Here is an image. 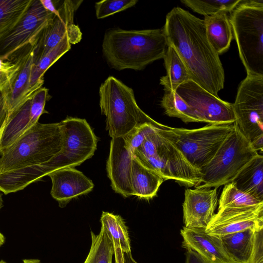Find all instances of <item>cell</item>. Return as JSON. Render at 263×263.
Returning a JSON list of instances; mask_svg holds the SVG:
<instances>
[{"label": "cell", "instance_id": "cell-32", "mask_svg": "<svg viewBox=\"0 0 263 263\" xmlns=\"http://www.w3.org/2000/svg\"><path fill=\"white\" fill-rule=\"evenodd\" d=\"M241 1L242 0H181V2L194 12L205 16L220 12L231 13Z\"/></svg>", "mask_w": 263, "mask_h": 263}, {"label": "cell", "instance_id": "cell-11", "mask_svg": "<svg viewBox=\"0 0 263 263\" xmlns=\"http://www.w3.org/2000/svg\"><path fill=\"white\" fill-rule=\"evenodd\" d=\"M54 16L44 8L40 0H32L20 22L0 39V58L12 61L25 49L35 44L42 31Z\"/></svg>", "mask_w": 263, "mask_h": 263}, {"label": "cell", "instance_id": "cell-14", "mask_svg": "<svg viewBox=\"0 0 263 263\" xmlns=\"http://www.w3.org/2000/svg\"><path fill=\"white\" fill-rule=\"evenodd\" d=\"M217 188H186L182 204L184 227L205 229L218 204Z\"/></svg>", "mask_w": 263, "mask_h": 263}, {"label": "cell", "instance_id": "cell-9", "mask_svg": "<svg viewBox=\"0 0 263 263\" xmlns=\"http://www.w3.org/2000/svg\"><path fill=\"white\" fill-rule=\"evenodd\" d=\"M233 124H209L195 129L168 126L157 130L176 146L192 165L200 171L213 158L231 132Z\"/></svg>", "mask_w": 263, "mask_h": 263}, {"label": "cell", "instance_id": "cell-28", "mask_svg": "<svg viewBox=\"0 0 263 263\" xmlns=\"http://www.w3.org/2000/svg\"><path fill=\"white\" fill-rule=\"evenodd\" d=\"M100 221L113 244L119 248L123 252H131L127 227L122 218L118 215L103 212Z\"/></svg>", "mask_w": 263, "mask_h": 263}, {"label": "cell", "instance_id": "cell-15", "mask_svg": "<svg viewBox=\"0 0 263 263\" xmlns=\"http://www.w3.org/2000/svg\"><path fill=\"white\" fill-rule=\"evenodd\" d=\"M83 1H59L58 14L54 15L40 34L34 48V64L52 50L67 34L73 24L75 12Z\"/></svg>", "mask_w": 263, "mask_h": 263}, {"label": "cell", "instance_id": "cell-45", "mask_svg": "<svg viewBox=\"0 0 263 263\" xmlns=\"http://www.w3.org/2000/svg\"><path fill=\"white\" fill-rule=\"evenodd\" d=\"M0 263H7V262H6L5 261H4L3 260H1Z\"/></svg>", "mask_w": 263, "mask_h": 263}, {"label": "cell", "instance_id": "cell-7", "mask_svg": "<svg viewBox=\"0 0 263 263\" xmlns=\"http://www.w3.org/2000/svg\"><path fill=\"white\" fill-rule=\"evenodd\" d=\"M230 13L233 37L247 75L263 76V1L242 0Z\"/></svg>", "mask_w": 263, "mask_h": 263}, {"label": "cell", "instance_id": "cell-35", "mask_svg": "<svg viewBox=\"0 0 263 263\" xmlns=\"http://www.w3.org/2000/svg\"><path fill=\"white\" fill-rule=\"evenodd\" d=\"M48 95V89L42 87L35 92L31 98L29 128L38 122L43 114L47 112L45 110V106L49 98Z\"/></svg>", "mask_w": 263, "mask_h": 263}, {"label": "cell", "instance_id": "cell-25", "mask_svg": "<svg viewBox=\"0 0 263 263\" xmlns=\"http://www.w3.org/2000/svg\"><path fill=\"white\" fill-rule=\"evenodd\" d=\"M31 99L9 115L0 144V154L12 145L28 129Z\"/></svg>", "mask_w": 263, "mask_h": 263}, {"label": "cell", "instance_id": "cell-20", "mask_svg": "<svg viewBox=\"0 0 263 263\" xmlns=\"http://www.w3.org/2000/svg\"><path fill=\"white\" fill-rule=\"evenodd\" d=\"M208 39L219 55L229 48L233 34L230 17L226 12H220L204 18Z\"/></svg>", "mask_w": 263, "mask_h": 263}, {"label": "cell", "instance_id": "cell-40", "mask_svg": "<svg viewBox=\"0 0 263 263\" xmlns=\"http://www.w3.org/2000/svg\"><path fill=\"white\" fill-rule=\"evenodd\" d=\"M185 249V263H209L194 251L188 248Z\"/></svg>", "mask_w": 263, "mask_h": 263}, {"label": "cell", "instance_id": "cell-23", "mask_svg": "<svg viewBox=\"0 0 263 263\" xmlns=\"http://www.w3.org/2000/svg\"><path fill=\"white\" fill-rule=\"evenodd\" d=\"M248 229L218 236L229 256L236 263H248L252 252L254 232Z\"/></svg>", "mask_w": 263, "mask_h": 263}, {"label": "cell", "instance_id": "cell-26", "mask_svg": "<svg viewBox=\"0 0 263 263\" xmlns=\"http://www.w3.org/2000/svg\"><path fill=\"white\" fill-rule=\"evenodd\" d=\"M32 2V0H0V39L20 22Z\"/></svg>", "mask_w": 263, "mask_h": 263}, {"label": "cell", "instance_id": "cell-4", "mask_svg": "<svg viewBox=\"0 0 263 263\" xmlns=\"http://www.w3.org/2000/svg\"><path fill=\"white\" fill-rule=\"evenodd\" d=\"M62 147L60 122H37L1 153L0 174L46 162Z\"/></svg>", "mask_w": 263, "mask_h": 263}, {"label": "cell", "instance_id": "cell-19", "mask_svg": "<svg viewBox=\"0 0 263 263\" xmlns=\"http://www.w3.org/2000/svg\"><path fill=\"white\" fill-rule=\"evenodd\" d=\"M180 234L183 247L194 251L209 263H236L227 253L218 236L209 234L203 229L184 227Z\"/></svg>", "mask_w": 263, "mask_h": 263}, {"label": "cell", "instance_id": "cell-27", "mask_svg": "<svg viewBox=\"0 0 263 263\" xmlns=\"http://www.w3.org/2000/svg\"><path fill=\"white\" fill-rule=\"evenodd\" d=\"M70 48L71 44L67 34L52 50L36 64H33L30 78L31 88L36 91L42 87L45 72L62 55L69 51Z\"/></svg>", "mask_w": 263, "mask_h": 263}, {"label": "cell", "instance_id": "cell-21", "mask_svg": "<svg viewBox=\"0 0 263 263\" xmlns=\"http://www.w3.org/2000/svg\"><path fill=\"white\" fill-rule=\"evenodd\" d=\"M163 181L157 172L143 165L133 156L131 170L133 195L140 198H152L156 196Z\"/></svg>", "mask_w": 263, "mask_h": 263}, {"label": "cell", "instance_id": "cell-16", "mask_svg": "<svg viewBox=\"0 0 263 263\" xmlns=\"http://www.w3.org/2000/svg\"><path fill=\"white\" fill-rule=\"evenodd\" d=\"M133 155L123 137L111 139L106 169L114 191L124 197L133 195L131 170Z\"/></svg>", "mask_w": 263, "mask_h": 263}, {"label": "cell", "instance_id": "cell-39", "mask_svg": "<svg viewBox=\"0 0 263 263\" xmlns=\"http://www.w3.org/2000/svg\"><path fill=\"white\" fill-rule=\"evenodd\" d=\"M114 246L115 263H138L133 258L131 252H123L119 248L114 245Z\"/></svg>", "mask_w": 263, "mask_h": 263}, {"label": "cell", "instance_id": "cell-5", "mask_svg": "<svg viewBox=\"0 0 263 263\" xmlns=\"http://www.w3.org/2000/svg\"><path fill=\"white\" fill-rule=\"evenodd\" d=\"M154 127L142 144L132 153L143 165L154 170L164 180H174L181 185H200L201 173L176 146Z\"/></svg>", "mask_w": 263, "mask_h": 263}, {"label": "cell", "instance_id": "cell-13", "mask_svg": "<svg viewBox=\"0 0 263 263\" xmlns=\"http://www.w3.org/2000/svg\"><path fill=\"white\" fill-rule=\"evenodd\" d=\"M248 229H263V204L256 206L218 209L205 229L209 234L219 236Z\"/></svg>", "mask_w": 263, "mask_h": 263}, {"label": "cell", "instance_id": "cell-38", "mask_svg": "<svg viewBox=\"0 0 263 263\" xmlns=\"http://www.w3.org/2000/svg\"><path fill=\"white\" fill-rule=\"evenodd\" d=\"M9 115L4 91L0 90V129L6 124Z\"/></svg>", "mask_w": 263, "mask_h": 263}, {"label": "cell", "instance_id": "cell-43", "mask_svg": "<svg viewBox=\"0 0 263 263\" xmlns=\"http://www.w3.org/2000/svg\"><path fill=\"white\" fill-rule=\"evenodd\" d=\"M7 124V123H6ZM6 125H5L1 129H0V144L1 141L2 137L5 127Z\"/></svg>", "mask_w": 263, "mask_h": 263}, {"label": "cell", "instance_id": "cell-3", "mask_svg": "<svg viewBox=\"0 0 263 263\" xmlns=\"http://www.w3.org/2000/svg\"><path fill=\"white\" fill-rule=\"evenodd\" d=\"M60 125L61 151L46 162L23 168L22 174L27 183L39 181L54 171L80 165L94 155L97 138L85 119L69 117Z\"/></svg>", "mask_w": 263, "mask_h": 263}, {"label": "cell", "instance_id": "cell-31", "mask_svg": "<svg viewBox=\"0 0 263 263\" xmlns=\"http://www.w3.org/2000/svg\"><path fill=\"white\" fill-rule=\"evenodd\" d=\"M218 209L256 206L263 200L238 189L233 182L224 185L219 199Z\"/></svg>", "mask_w": 263, "mask_h": 263}, {"label": "cell", "instance_id": "cell-42", "mask_svg": "<svg viewBox=\"0 0 263 263\" xmlns=\"http://www.w3.org/2000/svg\"><path fill=\"white\" fill-rule=\"evenodd\" d=\"M5 242V237L4 235L0 232V247Z\"/></svg>", "mask_w": 263, "mask_h": 263}, {"label": "cell", "instance_id": "cell-17", "mask_svg": "<svg viewBox=\"0 0 263 263\" xmlns=\"http://www.w3.org/2000/svg\"><path fill=\"white\" fill-rule=\"evenodd\" d=\"M48 176L52 181L51 195L59 206L64 208L72 199L92 191V181L74 167L54 171Z\"/></svg>", "mask_w": 263, "mask_h": 263}, {"label": "cell", "instance_id": "cell-30", "mask_svg": "<svg viewBox=\"0 0 263 263\" xmlns=\"http://www.w3.org/2000/svg\"><path fill=\"white\" fill-rule=\"evenodd\" d=\"M161 105L169 117L179 118L185 123L200 122L191 107L176 92L164 90Z\"/></svg>", "mask_w": 263, "mask_h": 263}, {"label": "cell", "instance_id": "cell-12", "mask_svg": "<svg viewBox=\"0 0 263 263\" xmlns=\"http://www.w3.org/2000/svg\"><path fill=\"white\" fill-rule=\"evenodd\" d=\"M176 92L191 107L200 122L232 124L236 120L233 104L215 96L191 80L181 84Z\"/></svg>", "mask_w": 263, "mask_h": 263}, {"label": "cell", "instance_id": "cell-41", "mask_svg": "<svg viewBox=\"0 0 263 263\" xmlns=\"http://www.w3.org/2000/svg\"><path fill=\"white\" fill-rule=\"evenodd\" d=\"M22 263H42L40 260L37 259H25Z\"/></svg>", "mask_w": 263, "mask_h": 263}, {"label": "cell", "instance_id": "cell-6", "mask_svg": "<svg viewBox=\"0 0 263 263\" xmlns=\"http://www.w3.org/2000/svg\"><path fill=\"white\" fill-rule=\"evenodd\" d=\"M99 104L106 117V129L112 138L123 137L137 126L149 123L167 128L152 119L138 106L132 88L113 76L99 88Z\"/></svg>", "mask_w": 263, "mask_h": 263}, {"label": "cell", "instance_id": "cell-36", "mask_svg": "<svg viewBox=\"0 0 263 263\" xmlns=\"http://www.w3.org/2000/svg\"><path fill=\"white\" fill-rule=\"evenodd\" d=\"M20 61V54L12 61L0 58V90H5L16 72Z\"/></svg>", "mask_w": 263, "mask_h": 263}, {"label": "cell", "instance_id": "cell-24", "mask_svg": "<svg viewBox=\"0 0 263 263\" xmlns=\"http://www.w3.org/2000/svg\"><path fill=\"white\" fill-rule=\"evenodd\" d=\"M166 74L160 79V84L164 90L176 92L183 83L191 80L188 70L175 49L171 45L167 47L163 58Z\"/></svg>", "mask_w": 263, "mask_h": 263}, {"label": "cell", "instance_id": "cell-33", "mask_svg": "<svg viewBox=\"0 0 263 263\" xmlns=\"http://www.w3.org/2000/svg\"><path fill=\"white\" fill-rule=\"evenodd\" d=\"M138 2L137 0H103L95 4L97 18H103L126 10Z\"/></svg>", "mask_w": 263, "mask_h": 263}, {"label": "cell", "instance_id": "cell-44", "mask_svg": "<svg viewBox=\"0 0 263 263\" xmlns=\"http://www.w3.org/2000/svg\"><path fill=\"white\" fill-rule=\"evenodd\" d=\"M3 206V201L1 194H0V210Z\"/></svg>", "mask_w": 263, "mask_h": 263}, {"label": "cell", "instance_id": "cell-10", "mask_svg": "<svg viewBox=\"0 0 263 263\" xmlns=\"http://www.w3.org/2000/svg\"><path fill=\"white\" fill-rule=\"evenodd\" d=\"M240 131L258 153L263 150V76L247 75L233 104Z\"/></svg>", "mask_w": 263, "mask_h": 263}, {"label": "cell", "instance_id": "cell-29", "mask_svg": "<svg viewBox=\"0 0 263 263\" xmlns=\"http://www.w3.org/2000/svg\"><path fill=\"white\" fill-rule=\"evenodd\" d=\"M91 245L84 263H112L114 246L104 227L96 234L90 231Z\"/></svg>", "mask_w": 263, "mask_h": 263}, {"label": "cell", "instance_id": "cell-22", "mask_svg": "<svg viewBox=\"0 0 263 263\" xmlns=\"http://www.w3.org/2000/svg\"><path fill=\"white\" fill-rule=\"evenodd\" d=\"M239 190L263 200V156L258 154L235 177L232 181Z\"/></svg>", "mask_w": 263, "mask_h": 263}, {"label": "cell", "instance_id": "cell-8", "mask_svg": "<svg viewBox=\"0 0 263 263\" xmlns=\"http://www.w3.org/2000/svg\"><path fill=\"white\" fill-rule=\"evenodd\" d=\"M258 154L234 122L231 132L213 158L200 170V184L196 187L217 189L231 182Z\"/></svg>", "mask_w": 263, "mask_h": 263}, {"label": "cell", "instance_id": "cell-2", "mask_svg": "<svg viewBox=\"0 0 263 263\" xmlns=\"http://www.w3.org/2000/svg\"><path fill=\"white\" fill-rule=\"evenodd\" d=\"M167 47L163 29L126 30L120 28L105 33L102 51L109 65L118 70H141L162 59Z\"/></svg>", "mask_w": 263, "mask_h": 263}, {"label": "cell", "instance_id": "cell-18", "mask_svg": "<svg viewBox=\"0 0 263 263\" xmlns=\"http://www.w3.org/2000/svg\"><path fill=\"white\" fill-rule=\"evenodd\" d=\"M36 43L20 54L18 68L8 87L3 90L5 93L9 115L31 99L36 91L30 86Z\"/></svg>", "mask_w": 263, "mask_h": 263}, {"label": "cell", "instance_id": "cell-37", "mask_svg": "<svg viewBox=\"0 0 263 263\" xmlns=\"http://www.w3.org/2000/svg\"><path fill=\"white\" fill-rule=\"evenodd\" d=\"M248 263H263V229L254 232L252 252Z\"/></svg>", "mask_w": 263, "mask_h": 263}, {"label": "cell", "instance_id": "cell-1", "mask_svg": "<svg viewBox=\"0 0 263 263\" xmlns=\"http://www.w3.org/2000/svg\"><path fill=\"white\" fill-rule=\"evenodd\" d=\"M162 29L167 45L180 55L191 80L218 97L224 87V72L219 55L208 39L203 20L174 7L166 15Z\"/></svg>", "mask_w": 263, "mask_h": 263}, {"label": "cell", "instance_id": "cell-34", "mask_svg": "<svg viewBox=\"0 0 263 263\" xmlns=\"http://www.w3.org/2000/svg\"><path fill=\"white\" fill-rule=\"evenodd\" d=\"M155 127L161 129L164 128L152 123H145L133 129L123 137L127 148L133 153L142 144L146 136Z\"/></svg>", "mask_w": 263, "mask_h": 263}]
</instances>
